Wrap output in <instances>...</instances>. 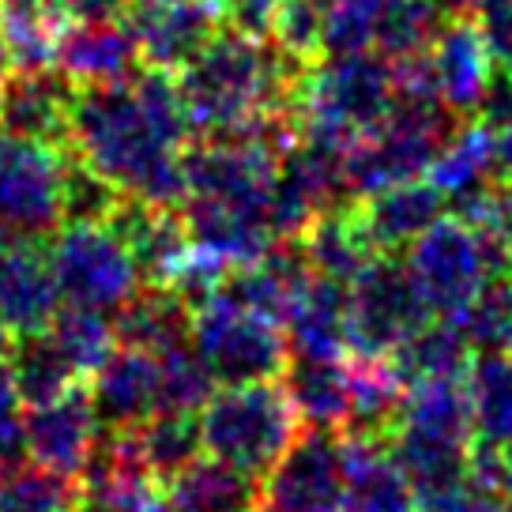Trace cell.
I'll use <instances>...</instances> for the list:
<instances>
[{
	"mask_svg": "<svg viewBox=\"0 0 512 512\" xmlns=\"http://www.w3.org/2000/svg\"><path fill=\"white\" fill-rule=\"evenodd\" d=\"M309 68L268 34L223 27L177 76L192 136H234L260 117L302 113Z\"/></svg>",
	"mask_w": 512,
	"mask_h": 512,
	"instance_id": "obj_1",
	"label": "cell"
},
{
	"mask_svg": "<svg viewBox=\"0 0 512 512\" xmlns=\"http://www.w3.org/2000/svg\"><path fill=\"white\" fill-rule=\"evenodd\" d=\"M68 151L110 177L125 196L151 204H185V166L174 147L151 121L132 83H76Z\"/></svg>",
	"mask_w": 512,
	"mask_h": 512,
	"instance_id": "obj_2",
	"label": "cell"
},
{
	"mask_svg": "<svg viewBox=\"0 0 512 512\" xmlns=\"http://www.w3.org/2000/svg\"><path fill=\"white\" fill-rule=\"evenodd\" d=\"M298 433H302V418L290 407L283 384L275 381L223 384L200 407L204 452L260 482L287 456Z\"/></svg>",
	"mask_w": 512,
	"mask_h": 512,
	"instance_id": "obj_3",
	"label": "cell"
},
{
	"mask_svg": "<svg viewBox=\"0 0 512 512\" xmlns=\"http://www.w3.org/2000/svg\"><path fill=\"white\" fill-rule=\"evenodd\" d=\"M403 268L433 317H456L494 275H512V260L494 230L441 215L403 253Z\"/></svg>",
	"mask_w": 512,
	"mask_h": 512,
	"instance_id": "obj_4",
	"label": "cell"
},
{
	"mask_svg": "<svg viewBox=\"0 0 512 512\" xmlns=\"http://www.w3.org/2000/svg\"><path fill=\"white\" fill-rule=\"evenodd\" d=\"M388 441L415 490L460 475L475 448L464 381L452 377V381L407 384L400 422Z\"/></svg>",
	"mask_w": 512,
	"mask_h": 512,
	"instance_id": "obj_5",
	"label": "cell"
},
{
	"mask_svg": "<svg viewBox=\"0 0 512 512\" xmlns=\"http://www.w3.org/2000/svg\"><path fill=\"white\" fill-rule=\"evenodd\" d=\"M192 347L219 388L275 381L290 362L283 324L260 317L245 305L226 302L219 294L192 309Z\"/></svg>",
	"mask_w": 512,
	"mask_h": 512,
	"instance_id": "obj_6",
	"label": "cell"
},
{
	"mask_svg": "<svg viewBox=\"0 0 512 512\" xmlns=\"http://www.w3.org/2000/svg\"><path fill=\"white\" fill-rule=\"evenodd\" d=\"M46 256L64 305L117 313L144 287L125 241L106 223H64L46 238Z\"/></svg>",
	"mask_w": 512,
	"mask_h": 512,
	"instance_id": "obj_7",
	"label": "cell"
},
{
	"mask_svg": "<svg viewBox=\"0 0 512 512\" xmlns=\"http://www.w3.org/2000/svg\"><path fill=\"white\" fill-rule=\"evenodd\" d=\"M396 106V68L384 53H339L317 61L305 76L302 117L362 136Z\"/></svg>",
	"mask_w": 512,
	"mask_h": 512,
	"instance_id": "obj_8",
	"label": "cell"
},
{
	"mask_svg": "<svg viewBox=\"0 0 512 512\" xmlns=\"http://www.w3.org/2000/svg\"><path fill=\"white\" fill-rule=\"evenodd\" d=\"M61 147L0 132V241H46L61 226Z\"/></svg>",
	"mask_w": 512,
	"mask_h": 512,
	"instance_id": "obj_9",
	"label": "cell"
},
{
	"mask_svg": "<svg viewBox=\"0 0 512 512\" xmlns=\"http://www.w3.org/2000/svg\"><path fill=\"white\" fill-rule=\"evenodd\" d=\"M430 317V305L422 302L403 260L377 256L351 283V309H347L351 354H392Z\"/></svg>",
	"mask_w": 512,
	"mask_h": 512,
	"instance_id": "obj_10",
	"label": "cell"
},
{
	"mask_svg": "<svg viewBox=\"0 0 512 512\" xmlns=\"http://www.w3.org/2000/svg\"><path fill=\"white\" fill-rule=\"evenodd\" d=\"M260 512H343V437L305 430L260 490Z\"/></svg>",
	"mask_w": 512,
	"mask_h": 512,
	"instance_id": "obj_11",
	"label": "cell"
},
{
	"mask_svg": "<svg viewBox=\"0 0 512 512\" xmlns=\"http://www.w3.org/2000/svg\"><path fill=\"white\" fill-rule=\"evenodd\" d=\"M102 437L95 400L87 381L68 388L64 396L23 411V448L31 464L49 467L64 479H80L87 460L95 456Z\"/></svg>",
	"mask_w": 512,
	"mask_h": 512,
	"instance_id": "obj_12",
	"label": "cell"
},
{
	"mask_svg": "<svg viewBox=\"0 0 512 512\" xmlns=\"http://www.w3.org/2000/svg\"><path fill=\"white\" fill-rule=\"evenodd\" d=\"M125 19L140 61L166 72H181L226 27L219 0H132Z\"/></svg>",
	"mask_w": 512,
	"mask_h": 512,
	"instance_id": "obj_13",
	"label": "cell"
},
{
	"mask_svg": "<svg viewBox=\"0 0 512 512\" xmlns=\"http://www.w3.org/2000/svg\"><path fill=\"white\" fill-rule=\"evenodd\" d=\"M76 512H170L166 482L144 467L128 430H102L95 456L87 460Z\"/></svg>",
	"mask_w": 512,
	"mask_h": 512,
	"instance_id": "obj_14",
	"label": "cell"
},
{
	"mask_svg": "<svg viewBox=\"0 0 512 512\" xmlns=\"http://www.w3.org/2000/svg\"><path fill=\"white\" fill-rule=\"evenodd\" d=\"M76 80L61 68H12L0 80V132L46 147H68Z\"/></svg>",
	"mask_w": 512,
	"mask_h": 512,
	"instance_id": "obj_15",
	"label": "cell"
},
{
	"mask_svg": "<svg viewBox=\"0 0 512 512\" xmlns=\"http://www.w3.org/2000/svg\"><path fill=\"white\" fill-rule=\"evenodd\" d=\"M106 226L125 241L144 287H170L177 264L192 249L185 215L174 204H151L140 196H121V204Z\"/></svg>",
	"mask_w": 512,
	"mask_h": 512,
	"instance_id": "obj_16",
	"label": "cell"
},
{
	"mask_svg": "<svg viewBox=\"0 0 512 512\" xmlns=\"http://www.w3.org/2000/svg\"><path fill=\"white\" fill-rule=\"evenodd\" d=\"M430 64L437 95L460 121L479 117L482 98L494 83L497 64L482 42L479 27L471 16H445L441 31L430 42Z\"/></svg>",
	"mask_w": 512,
	"mask_h": 512,
	"instance_id": "obj_17",
	"label": "cell"
},
{
	"mask_svg": "<svg viewBox=\"0 0 512 512\" xmlns=\"http://www.w3.org/2000/svg\"><path fill=\"white\" fill-rule=\"evenodd\" d=\"M61 305L46 241H0V317L12 336L46 332Z\"/></svg>",
	"mask_w": 512,
	"mask_h": 512,
	"instance_id": "obj_18",
	"label": "cell"
},
{
	"mask_svg": "<svg viewBox=\"0 0 512 512\" xmlns=\"http://www.w3.org/2000/svg\"><path fill=\"white\" fill-rule=\"evenodd\" d=\"M343 437V512H418V490L388 437Z\"/></svg>",
	"mask_w": 512,
	"mask_h": 512,
	"instance_id": "obj_19",
	"label": "cell"
},
{
	"mask_svg": "<svg viewBox=\"0 0 512 512\" xmlns=\"http://www.w3.org/2000/svg\"><path fill=\"white\" fill-rule=\"evenodd\" d=\"M102 430H136L159 411V354L121 347L87 377Z\"/></svg>",
	"mask_w": 512,
	"mask_h": 512,
	"instance_id": "obj_20",
	"label": "cell"
},
{
	"mask_svg": "<svg viewBox=\"0 0 512 512\" xmlns=\"http://www.w3.org/2000/svg\"><path fill=\"white\" fill-rule=\"evenodd\" d=\"M57 68L76 83L128 80L140 68V46L128 19H72L57 49Z\"/></svg>",
	"mask_w": 512,
	"mask_h": 512,
	"instance_id": "obj_21",
	"label": "cell"
},
{
	"mask_svg": "<svg viewBox=\"0 0 512 512\" xmlns=\"http://www.w3.org/2000/svg\"><path fill=\"white\" fill-rule=\"evenodd\" d=\"M358 211H362L373 249L381 256H396L407 253L441 219L445 196L433 189L430 177H415V181H400V185H388L358 200Z\"/></svg>",
	"mask_w": 512,
	"mask_h": 512,
	"instance_id": "obj_22",
	"label": "cell"
},
{
	"mask_svg": "<svg viewBox=\"0 0 512 512\" xmlns=\"http://www.w3.org/2000/svg\"><path fill=\"white\" fill-rule=\"evenodd\" d=\"M347 309H351V287L313 275L283 320L290 358H343V354H351Z\"/></svg>",
	"mask_w": 512,
	"mask_h": 512,
	"instance_id": "obj_23",
	"label": "cell"
},
{
	"mask_svg": "<svg viewBox=\"0 0 512 512\" xmlns=\"http://www.w3.org/2000/svg\"><path fill=\"white\" fill-rule=\"evenodd\" d=\"M298 241H302L305 260H309L313 275L336 279V283H343V287H351L354 279L381 256L377 249H373V241H369V234H366L358 200H347V204H336V208H324Z\"/></svg>",
	"mask_w": 512,
	"mask_h": 512,
	"instance_id": "obj_24",
	"label": "cell"
},
{
	"mask_svg": "<svg viewBox=\"0 0 512 512\" xmlns=\"http://www.w3.org/2000/svg\"><path fill=\"white\" fill-rule=\"evenodd\" d=\"M283 392L302 418V430L343 433L351 418V373L343 358H290Z\"/></svg>",
	"mask_w": 512,
	"mask_h": 512,
	"instance_id": "obj_25",
	"label": "cell"
},
{
	"mask_svg": "<svg viewBox=\"0 0 512 512\" xmlns=\"http://www.w3.org/2000/svg\"><path fill=\"white\" fill-rule=\"evenodd\" d=\"M264 482L245 475L223 460H192L166 482V509L170 512H260Z\"/></svg>",
	"mask_w": 512,
	"mask_h": 512,
	"instance_id": "obj_26",
	"label": "cell"
},
{
	"mask_svg": "<svg viewBox=\"0 0 512 512\" xmlns=\"http://www.w3.org/2000/svg\"><path fill=\"white\" fill-rule=\"evenodd\" d=\"M347 373H351V418L343 433L392 437L407 400V381L400 377V369L392 366L388 354H351Z\"/></svg>",
	"mask_w": 512,
	"mask_h": 512,
	"instance_id": "obj_27",
	"label": "cell"
},
{
	"mask_svg": "<svg viewBox=\"0 0 512 512\" xmlns=\"http://www.w3.org/2000/svg\"><path fill=\"white\" fill-rule=\"evenodd\" d=\"M117 343L162 354L192 339V305L170 287H140L113 313Z\"/></svg>",
	"mask_w": 512,
	"mask_h": 512,
	"instance_id": "obj_28",
	"label": "cell"
},
{
	"mask_svg": "<svg viewBox=\"0 0 512 512\" xmlns=\"http://www.w3.org/2000/svg\"><path fill=\"white\" fill-rule=\"evenodd\" d=\"M392 366L400 369L407 384L418 381H464L467 366H471V343L464 339L460 324L452 317H430L422 328H415L403 339L396 351L388 354Z\"/></svg>",
	"mask_w": 512,
	"mask_h": 512,
	"instance_id": "obj_29",
	"label": "cell"
},
{
	"mask_svg": "<svg viewBox=\"0 0 512 512\" xmlns=\"http://www.w3.org/2000/svg\"><path fill=\"white\" fill-rule=\"evenodd\" d=\"M475 445L512 441V354H475L464 373Z\"/></svg>",
	"mask_w": 512,
	"mask_h": 512,
	"instance_id": "obj_30",
	"label": "cell"
},
{
	"mask_svg": "<svg viewBox=\"0 0 512 512\" xmlns=\"http://www.w3.org/2000/svg\"><path fill=\"white\" fill-rule=\"evenodd\" d=\"M8 369L16 381L19 403L23 407H38L64 396L68 388L83 384V373L72 366V358L61 351V343L53 332H34V336H16L12 351H8Z\"/></svg>",
	"mask_w": 512,
	"mask_h": 512,
	"instance_id": "obj_31",
	"label": "cell"
},
{
	"mask_svg": "<svg viewBox=\"0 0 512 512\" xmlns=\"http://www.w3.org/2000/svg\"><path fill=\"white\" fill-rule=\"evenodd\" d=\"M418 512H512L497 479V448L475 445L460 475L418 490Z\"/></svg>",
	"mask_w": 512,
	"mask_h": 512,
	"instance_id": "obj_32",
	"label": "cell"
},
{
	"mask_svg": "<svg viewBox=\"0 0 512 512\" xmlns=\"http://www.w3.org/2000/svg\"><path fill=\"white\" fill-rule=\"evenodd\" d=\"M128 433H132V445L140 452L144 467L162 482H170L177 471H185L204 452L200 415H192V411H155Z\"/></svg>",
	"mask_w": 512,
	"mask_h": 512,
	"instance_id": "obj_33",
	"label": "cell"
},
{
	"mask_svg": "<svg viewBox=\"0 0 512 512\" xmlns=\"http://www.w3.org/2000/svg\"><path fill=\"white\" fill-rule=\"evenodd\" d=\"M452 320L475 354H512V275H494Z\"/></svg>",
	"mask_w": 512,
	"mask_h": 512,
	"instance_id": "obj_34",
	"label": "cell"
},
{
	"mask_svg": "<svg viewBox=\"0 0 512 512\" xmlns=\"http://www.w3.org/2000/svg\"><path fill=\"white\" fill-rule=\"evenodd\" d=\"M80 486L38 464H12L0 471V512H76Z\"/></svg>",
	"mask_w": 512,
	"mask_h": 512,
	"instance_id": "obj_35",
	"label": "cell"
},
{
	"mask_svg": "<svg viewBox=\"0 0 512 512\" xmlns=\"http://www.w3.org/2000/svg\"><path fill=\"white\" fill-rule=\"evenodd\" d=\"M441 23H445V8L437 0H384L373 49L384 53L388 61L422 53L430 49Z\"/></svg>",
	"mask_w": 512,
	"mask_h": 512,
	"instance_id": "obj_36",
	"label": "cell"
},
{
	"mask_svg": "<svg viewBox=\"0 0 512 512\" xmlns=\"http://www.w3.org/2000/svg\"><path fill=\"white\" fill-rule=\"evenodd\" d=\"M49 332L61 343V351L72 358V366L83 373V381L117 351V328H113L110 313H98V309L61 305Z\"/></svg>",
	"mask_w": 512,
	"mask_h": 512,
	"instance_id": "obj_37",
	"label": "cell"
},
{
	"mask_svg": "<svg viewBox=\"0 0 512 512\" xmlns=\"http://www.w3.org/2000/svg\"><path fill=\"white\" fill-rule=\"evenodd\" d=\"M125 192L64 147L61 162V223H110Z\"/></svg>",
	"mask_w": 512,
	"mask_h": 512,
	"instance_id": "obj_38",
	"label": "cell"
},
{
	"mask_svg": "<svg viewBox=\"0 0 512 512\" xmlns=\"http://www.w3.org/2000/svg\"><path fill=\"white\" fill-rule=\"evenodd\" d=\"M215 377L204 366V358L196 354V347L177 343L170 351L159 354V411H192L200 415V407L215 396Z\"/></svg>",
	"mask_w": 512,
	"mask_h": 512,
	"instance_id": "obj_39",
	"label": "cell"
},
{
	"mask_svg": "<svg viewBox=\"0 0 512 512\" xmlns=\"http://www.w3.org/2000/svg\"><path fill=\"white\" fill-rule=\"evenodd\" d=\"M328 8L332 0H283L272 19V38L275 46H283L290 57L305 64L320 61L324 49V23H328Z\"/></svg>",
	"mask_w": 512,
	"mask_h": 512,
	"instance_id": "obj_40",
	"label": "cell"
},
{
	"mask_svg": "<svg viewBox=\"0 0 512 512\" xmlns=\"http://www.w3.org/2000/svg\"><path fill=\"white\" fill-rule=\"evenodd\" d=\"M381 8L384 0H332L328 23H324V49H320V57L373 49Z\"/></svg>",
	"mask_w": 512,
	"mask_h": 512,
	"instance_id": "obj_41",
	"label": "cell"
},
{
	"mask_svg": "<svg viewBox=\"0 0 512 512\" xmlns=\"http://www.w3.org/2000/svg\"><path fill=\"white\" fill-rule=\"evenodd\" d=\"M482 42L501 72H512V0H479L471 8Z\"/></svg>",
	"mask_w": 512,
	"mask_h": 512,
	"instance_id": "obj_42",
	"label": "cell"
},
{
	"mask_svg": "<svg viewBox=\"0 0 512 512\" xmlns=\"http://www.w3.org/2000/svg\"><path fill=\"white\" fill-rule=\"evenodd\" d=\"M219 4H223L226 27L245 34H268L283 0H219Z\"/></svg>",
	"mask_w": 512,
	"mask_h": 512,
	"instance_id": "obj_43",
	"label": "cell"
},
{
	"mask_svg": "<svg viewBox=\"0 0 512 512\" xmlns=\"http://www.w3.org/2000/svg\"><path fill=\"white\" fill-rule=\"evenodd\" d=\"M486 230H494L497 238H501V245H505V253H509V260H512V185L509 181H501V185H497L494 211H490Z\"/></svg>",
	"mask_w": 512,
	"mask_h": 512,
	"instance_id": "obj_44",
	"label": "cell"
},
{
	"mask_svg": "<svg viewBox=\"0 0 512 512\" xmlns=\"http://www.w3.org/2000/svg\"><path fill=\"white\" fill-rule=\"evenodd\" d=\"M19 407H23V403H19L8 358H0V430H19V426H23V411H19Z\"/></svg>",
	"mask_w": 512,
	"mask_h": 512,
	"instance_id": "obj_45",
	"label": "cell"
},
{
	"mask_svg": "<svg viewBox=\"0 0 512 512\" xmlns=\"http://www.w3.org/2000/svg\"><path fill=\"white\" fill-rule=\"evenodd\" d=\"M27 448H23V426L19 430H0V471L12 464H23Z\"/></svg>",
	"mask_w": 512,
	"mask_h": 512,
	"instance_id": "obj_46",
	"label": "cell"
},
{
	"mask_svg": "<svg viewBox=\"0 0 512 512\" xmlns=\"http://www.w3.org/2000/svg\"><path fill=\"white\" fill-rule=\"evenodd\" d=\"M497 177L512 185V128L497 132Z\"/></svg>",
	"mask_w": 512,
	"mask_h": 512,
	"instance_id": "obj_47",
	"label": "cell"
},
{
	"mask_svg": "<svg viewBox=\"0 0 512 512\" xmlns=\"http://www.w3.org/2000/svg\"><path fill=\"white\" fill-rule=\"evenodd\" d=\"M497 479H501V490H505L512 501V441L497 448Z\"/></svg>",
	"mask_w": 512,
	"mask_h": 512,
	"instance_id": "obj_48",
	"label": "cell"
},
{
	"mask_svg": "<svg viewBox=\"0 0 512 512\" xmlns=\"http://www.w3.org/2000/svg\"><path fill=\"white\" fill-rule=\"evenodd\" d=\"M12 72V49H8V38H4V27H0V80Z\"/></svg>",
	"mask_w": 512,
	"mask_h": 512,
	"instance_id": "obj_49",
	"label": "cell"
},
{
	"mask_svg": "<svg viewBox=\"0 0 512 512\" xmlns=\"http://www.w3.org/2000/svg\"><path fill=\"white\" fill-rule=\"evenodd\" d=\"M12 328L4 324V317H0V358H8V351H12Z\"/></svg>",
	"mask_w": 512,
	"mask_h": 512,
	"instance_id": "obj_50",
	"label": "cell"
}]
</instances>
